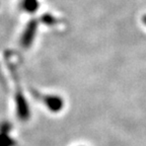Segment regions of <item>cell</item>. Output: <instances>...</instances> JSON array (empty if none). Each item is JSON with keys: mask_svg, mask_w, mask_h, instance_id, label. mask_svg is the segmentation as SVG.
<instances>
[{"mask_svg": "<svg viewBox=\"0 0 146 146\" xmlns=\"http://www.w3.org/2000/svg\"><path fill=\"white\" fill-rule=\"evenodd\" d=\"M15 102H16V110H17V116L18 118L25 121L30 118V107L27 104V100L23 96V92L21 90V87L17 86V92L15 96Z\"/></svg>", "mask_w": 146, "mask_h": 146, "instance_id": "6da1fadb", "label": "cell"}, {"mask_svg": "<svg viewBox=\"0 0 146 146\" xmlns=\"http://www.w3.org/2000/svg\"><path fill=\"white\" fill-rule=\"evenodd\" d=\"M36 30H38V23L36 21H31L25 27L23 34L21 36V45L25 48H29L34 42L35 36L36 34Z\"/></svg>", "mask_w": 146, "mask_h": 146, "instance_id": "7a4b0ae2", "label": "cell"}, {"mask_svg": "<svg viewBox=\"0 0 146 146\" xmlns=\"http://www.w3.org/2000/svg\"><path fill=\"white\" fill-rule=\"evenodd\" d=\"M43 100L44 103H45V105L47 106V108L54 113L59 112V111H61L63 109L64 102L58 96H45Z\"/></svg>", "mask_w": 146, "mask_h": 146, "instance_id": "3957f363", "label": "cell"}, {"mask_svg": "<svg viewBox=\"0 0 146 146\" xmlns=\"http://www.w3.org/2000/svg\"><path fill=\"white\" fill-rule=\"evenodd\" d=\"M23 9L29 13H34L38 10L39 7V1L38 0H23L21 2Z\"/></svg>", "mask_w": 146, "mask_h": 146, "instance_id": "277c9868", "label": "cell"}, {"mask_svg": "<svg viewBox=\"0 0 146 146\" xmlns=\"http://www.w3.org/2000/svg\"><path fill=\"white\" fill-rule=\"evenodd\" d=\"M42 21H43V23L47 25H53L54 23H57L56 18L53 17L51 14H45V15L43 16V18H42Z\"/></svg>", "mask_w": 146, "mask_h": 146, "instance_id": "5b68a950", "label": "cell"}, {"mask_svg": "<svg viewBox=\"0 0 146 146\" xmlns=\"http://www.w3.org/2000/svg\"><path fill=\"white\" fill-rule=\"evenodd\" d=\"M12 143L11 139L7 135L1 134L0 135V146H10Z\"/></svg>", "mask_w": 146, "mask_h": 146, "instance_id": "8992f818", "label": "cell"}, {"mask_svg": "<svg viewBox=\"0 0 146 146\" xmlns=\"http://www.w3.org/2000/svg\"><path fill=\"white\" fill-rule=\"evenodd\" d=\"M142 23L146 25V14H144V15L142 16Z\"/></svg>", "mask_w": 146, "mask_h": 146, "instance_id": "52a82bcc", "label": "cell"}]
</instances>
